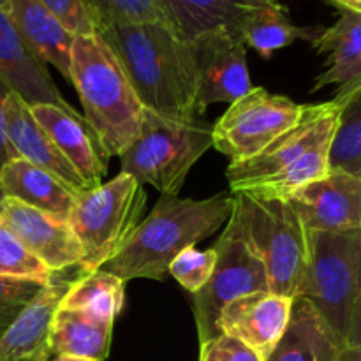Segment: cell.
<instances>
[{
  "mask_svg": "<svg viewBox=\"0 0 361 361\" xmlns=\"http://www.w3.org/2000/svg\"><path fill=\"white\" fill-rule=\"evenodd\" d=\"M295 298L270 291L250 293L233 300L217 317V335L238 338L264 361L288 328Z\"/></svg>",
  "mask_w": 361,
  "mask_h": 361,
  "instance_id": "obj_14",
  "label": "cell"
},
{
  "mask_svg": "<svg viewBox=\"0 0 361 361\" xmlns=\"http://www.w3.org/2000/svg\"><path fill=\"white\" fill-rule=\"evenodd\" d=\"M41 288L37 282L0 277V337Z\"/></svg>",
  "mask_w": 361,
  "mask_h": 361,
  "instance_id": "obj_31",
  "label": "cell"
},
{
  "mask_svg": "<svg viewBox=\"0 0 361 361\" xmlns=\"http://www.w3.org/2000/svg\"><path fill=\"white\" fill-rule=\"evenodd\" d=\"M0 78L28 106L51 104L71 115H78L76 109L62 97L44 63L25 44L4 9H0Z\"/></svg>",
  "mask_w": 361,
  "mask_h": 361,
  "instance_id": "obj_16",
  "label": "cell"
},
{
  "mask_svg": "<svg viewBox=\"0 0 361 361\" xmlns=\"http://www.w3.org/2000/svg\"><path fill=\"white\" fill-rule=\"evenodd\" d=\"M270 0H161L166 27L183 42L210 34L238 35L252 11ZM242 39V37H240Z\"/></svg>",
  "mask_w": 361,
  "mask_h": 361,
  "instance_id": "obj_19",
  "label": "cell"
},
{
  "mask_svg": "<svg viewBox=\"0 0 361 361\" xmlns=\"http://www.w3.org/2000/svg\"><path fill=\"white\" fill-rule=\"evenodd\" d=\"M71 270V268H69ZM53 274L37 295L18 314L0 337V361H48L51 358V324L56 309L78 275Z\"/></svg>",
  "mask_w": 361,
  "mask_h": 361,
  "instance_id": "obj_12",
  "label": "cell"
},
{
  "mask_svg": "<svg viewBox=\"0 0 361 361\" xmlns=\"http://www.w3.org/2000/svg\"><path fill=\"white\" fill-rule=\"evenodd\" d=\"M0 277L18 279V281L48 284L53 271L48 270L14 233L0 221Z\"/></svg>",
  "mask_w": 361,
  "mask_h": 361,
  "instance_id": "obj_29",
  "label": "cell"
},
{
  "mask_svg": "<svg viewBox=\"0 0 361 361\" xmlns=\"http://www.w3.org/2000/svg\"><path fill=\"white\" fill-rule=\"evenodd\" d=\"M2 200H4V192H2V189H0V203H2Z\"/></svg>",
  "mask_w": 361,
  "mask_h": 361,
  "instance_id": "obj_39",
  "label": "cell"
},
{
  "mask_svg": "<svg viewBox=\"0 0 361 361\" xmlns=\"http://www.w3.org/2000/svg\"><path fill=\"white\" fill-rule=\"evenodd\" d=\"M122 63L145 109L166 118H194L192 48L162 23L111 25L97 32Z\"/></svg>",
  "mask_w": 361,
  "mask_h": 361,
  "instance_id": "obj_1",
  "label": "cell"
},
{
  "mask_svg": "<svg viewBox=\"0 0 361 361\" xmlns=\"http://www.w3.org/2000/svg\"><path fill=\"white\" fill-rule=\"evenodd\" d=\"M196 69V115L215 102H235L252 88L247 46L238 35L210 34L190 42Z\"/></svg>",
  "mask_w": 361,
  "mask_h": 361,
  "instance_id": "obj_11",
  "label": "cell"
},
{
  "mask_svg": "<svg viewBox=\"0 0 361 361\" xmlns=\"http://www.w3.org/2000/svg\"><path fill=\"white\" fill-rule=\"evenodd\" d=\"M0 189L4 196L13 197L62 222L69 219L78 196L51 173L20 157L0 168Z\"/></svg>",
  "mask_w": 361,
  "mask_h": 361,
  "instance_id": "obj_22",
  "label": "cell"
},
{
  "mask_svg": "<svg viewBox=\"0 0 361 361\" xmlns=\"http://www.w3.org/2000/svg\"><path fill=\"white\" fill-rule=\"evenodd\" d=\"M215 261H217V252L214 247L208 250H197L196 247H189L171 261L168 274H171L187 291L194 295L212 277Z\"/></svg>",
  "mask_w": 361,
  "mask_h": 361,
  "instance_id": "obj_30",
  "label": "cell"
},
{
  "mask_svg": "<svg viewBox=\"0 0 361 361\" xmlns=\"http://www.w3.org/2000/svg\"><path fill=\"white\" fill-rule=\"evenodd\" d=\"M326 2H328V0H326Z\"/></svg>",
  "mask_w": 361,
  "mask_h": 361,
  "instance_id": "obj_40",
  "label": "cell"
},
{
  "mask_svg": "<svg viewBox=\"0 0 361 361\" xmlns=\"http://www.w3.org/2000/svg\"><path fill=\"white\" fill-rule=\"evenodd\" d=\"M11 88L6 81L0 78V168H2L6 162L18 159V155L14 154L13 147H11L9 140H7L6 134V116H4V104H6V99L9 97Z\"/></svg>",
  "mask_w": 361,
  "mask_h": 361,
  "instance_id": "obj_34",
  "label": "cell"
},
{
  "mask_svg": "<svg viewBox=\"0 0 361 361\" xmlns=\"http://www.w3.org/2000/svg\"><path fill=\"white\" fill-rule=\"evenodd\" d=\"M200 361H264L254 349L240 342L238 338L219 334L201 344Z\"/></svg>",
  "mask_w": 361,
  "mask_h": 361,
  "instance_id": "obj_33",
  "label": "cell"
},
{
  "mask_svg": "<svg viewBox=\"0 0 361 361\" xmlns=\"http://www.w3.org/2000/svg\"><path fill=\"white\" fill-rule=\"evenodd\" d=\"M214 249L217 252L214 274L192 295L200 344L217 337V317L229 302L250 293L270 291L263 261L250 245L236 208Z\"/></svg>",
  "mask_w": 361,
  "mask_h": 361,
  "instance_id": "obj_8",
  "label": "cell"
},
{
  "mask_svg": "<svg viewBox=\"0 0 361 361\" xmlns=\"http://www.w3.org/2000/svg\"><path fill=\"white\" fill-rule=\"evenodd\" d=\"M74 35L97 34L85 0H39Z\"/></svg>",
  "mask_w": 361,
  "mask_h": 361,
  "instance_id": "obj_32",
  "label": "cell"
},
{
  "mask_svg": "<svg viewBox=\"0 0 361 361\" xmlns=\"http://www.w3.org/2000/svg\"><path fill=\"white\" fill-rule=\"evenodd\" d=\"M111 321L59 307L51 324V356L66 355L87 361H104L111 349Z\"/></svg>",
  "mask_w": 361,
  "mask_h": 361,
  "instance_id": "obj_24",
  "label": "cell"
},
{
  "mask_svg": "<svg viewBox=\"0 0 361 361\" xmlns=\"http://www.w3.org/2000/svg\"><path fill=\"white\" fill-rule=\"evenodd\" d=\"M0 9L4 11L9 9V0H0Z\"/></svg>",
  "mask_w": 361,
  "mask_h": 361,
  "instance_id": "obj_38",
  "label": "cell"
},
{
  "mask_svg": "<svg viewBox=\"0 0 361 361\" xmlns=\"http://www.w3.org/2000/svg\"><path fill=\"white\" fill-rule=\"evenodd\" d=\"M0 221L53 274L80 267L83 254L67 222L7 196L0 203Z\"/></svg>",
  "mask_w": 361,
  "mask_h": 361,
  "instance_id": "obj_15",
  "label": "cell"
},
{
  "mask_svg": "<svg viewBox=\"0 0 361 361\" xmlns=\"http://www.w3.org/2000/svg\"><path fill=\"white\" fill-rule=\"evenodd\" d=\"M361 80L342 85L331 101L321 104H305L300 118L295 126L275 137L268 147H264L259 154L242 162H231L226 169V178L229 182L231 192H245L254 189L257 183L270 176L277 175L284 168L296 161L302 154L319 141L328 140L334 134L341 115L342 102L349 95V92L360 85Z\"/></svg>",
  "mask_w": 361,
  "mask_h": 361,
  "instance_id": "obj_10",
  "label": "cell"
},
{
  "mask_svg": "<svg viewBox=\"0 0 361 361\" xmlns=\"http://www.w3.org/2000/svg\"><path fill=\"white\" fill-rule=\"evenodd\" d=\"M95 32L111 25H166L161 0H85Z\"/></svg>",
  "mask_w": 361,
  "mask_h": 361,
  "instance_id": "obj_28",
  "label": "cell"
},
{
  "mask_svg": "<svg viewBox=\"0 0 361 361\" xmlns=\"http://www.w3.org/2000/svg\"><path fill=\"white\" fill-rule=\"evenodd\" d=\"M344 349L312 303L298 296L288 328L267 361H338Z\"/></svg>",
  "mask_w": 361,
  "mask_h": 361,
  "instance_id": "obj_21",
  "label": "cell"
},
{
  "mask_svg": "<svg viewBox=\"0 0 361 361\" xmlns=\"http://www.w3.org/2000/svg\"><path fill=\"white\" fill-rule=\"evenodd\" d=\"M30 111L85 185L88 189L101 185L108 171V157L85 120L51 104L30 106Z\"/></svg>",
  "mask_w": 361,
  "mask_h": 361,
  "instance_id": "obj_17",
  "label": "cell"
},
{
  "mask_svg": "<svg viewBox=\"0 0 361 361\" xmlns=\"http://www.w3.org/2000/svg\"><path fill=\"white\" fill-rule=\"evenodd\" d=\"M4 116H6L7 140H9L11 147L18 157L51 173L73 192L80 194L88 190L80 175L74 171V168L66 161V157L56 150L48 134L34 118L30 106L14 92H11L9 97L6 99Z\"/></svg>",
  "mask_w": 361,
  "mask_h": 361,
  "instance_id": "obj_18",
  "label": "cell"
},
{
  "mask_svg": "<svg viewBox=\"0 0 361 361\" xmlns=\"http://www.w3.org/2000/svg\"><path fill=\"white\" fill-rule=\"evenodd\" d=\"M147 204L143 185L120 171L115 178L80 192L67 224L81 247V271L102 270L120 252Z\"/></svg>",
  "mask_w": 361,
  "mask_h": 361,
  "instance_id": "obj_6",
  "label": "cell"
},
{
  "mask_svg": "<svg viewBox=\"0 0 361 361\" xmlns=\"http://www.w3.org/2000/svg\"><path fill=\"white\" fill-rule=\"evenodd\" d=\"M233 194L243 231L264 264L270 293L296 298L309 259V242L295 208L288 200Z\"/></svg>",
  "mask_w": 361,
  "mask_h": 361,
  "instance_id": "obj_7",
  "label": "cell"
},
{
  "mask_svg": "<svg viewBox=\"0 0 361 361\" xmlns=\"http://www.w3.org/2000/svg\"><path fill=\"white\" fill-rule=\"evenodd\" d=\"M233 208L231 190L201 201L161 196L152 214L136 226L126 245L102 268L123 282L162 281L171 261L182 250L217 233L229 221Z\"/></svg>",
  "mask_w": 361,
  "mask_h": 361,
  "instance_id": "obj_2",
  "label": "cell"
},
{
  "mask_svg": "<svg viewBox=\"0 0 361 361\" xmlns=\"http://www.w3.org/2000/svg\"><path fill=\"white\" fill-rule=\"evenodd\" d=\"M338 361H361V348H345Z\"/></svg>",
  "mask_w": 361,
  "mask_h": 361,
  "instance_id": "obj_36",
  "label": "cell"
},
{
  "mask_svg": "<svg viewBox=\"0 0 361 361\" xmlns=\"http://www.w3.org/2000/svg\"><path fill=\"white\" fill-rule=\"evenodd\" d=\"M307 231L361 229V178L328 173L288 197Z\"/></svg>",
  "mask_w": 361,
  "mask_h": 361,
  "instance_id": "obj_13",
  "label": "cell"
},
{
  "mask_svg": "<svg viewBox=\"0 0 361 361\" xmlns=\"http://www.w3.org/2000/svg\"><path fill=\"white\" fill-rule=\"evenodd\" d=\"M210 147L212 126L203 116L175 120L145 109L140 133L120 155V166L141 185L178 196L190 168Z\"/></svg>",
  "mask_w": 361,
  "mask_h": 361,
  "instance_id": "obj_5",
  "label": "cell"
},
{
  "mask_svg": "<svg viewBox=\"0 0 361 361\" xmlns=\"http://www.w3.org/2000/svg\"><path fill=\"white\" fill-rule=\"evenodd\" d=\"M307 242L298 296L312 303L344 348H361V229L307 231Z\"/></svg>",
  "mask_w": 361,
  "mask_h": 361,
  "instance_id": "obj_4",
  "label": "cell"
},
{
  "mask_svg": "<svg viewBox=\"0 0 361 361\" xmlns=\"http://www.w3.org/2000/svg\"><path fill=\"white\" fill-rule=\"evenodd\" d=\"M126 302V282L106 270L81 271L71 284L60 307L80 310L115 323Z\"/></svg>",
  "mask_w": 361,
  "mask_h": 361,
  "instance_id": "obj_26",
  "label": "cell"
},
{
  "mask_svg": "<svg viewBox=\"0 0 361 361\" xmlns=\"http://www.w3.org/2000/svg\"><path fill=\"white\" fill-rule=\"evenodd\" d=\"M310 44L317 53H326L328 67L314 81L312 92L328 85H348L361 80V14L341 11V18L330 28H323Z\"/></svg>",
  "mask_w": 361,
  "mask_h": 361,
  "instance_id": "obj_23",
  "label": "cell"
},
{
  "mask_svg": "<svg viewBox=\"0 0 361 361\" xmlns=\"http://www.w3.org/2000/svg\"><path fill=\"white\" fill-rule=\"evenodd\" d=\"M69 81L80 95L85 123L104 155L120 157L136 140L145 108L122 63L99 34L74 37Z\"/></svg>",
  "mask_w": 361,
  "mask_h": 361,
  "instance_id": "obj_3",
  "label": "cell"
},
{
  "mask_svg": "<svg viewBox=\"0 0 361 361\" xmlns=\"http://www.w3.org/2000/svg\"><path fill=\"white\" fill-rule=\"evenodd\" d=\"M321 30L323 27H298L289 18L288 7L277 0H270L247 16L240 37L243 44L256 49L263 59H270L277 49L300 39L312 42Z\"/></svg>",
  "mask_w": 361,
  "mask_h": 361,
  "instance_id": "obj_25",
  "label": "cell"
},
{
  "mask_svg": "<svg viewBox=\"0 0 361 361\" xmlns=\"http://www.w3.org/2000/svg\"><path fill=\"white\" fill-rule=\"evenodd\" d=\"M341 11H351V13L361 14V0H328Z\"/></svg>",
  "mask_w": 361,
  "mask_h": 361,
  "instance_id": "obj_35",
  "label": "cell"
},
{
  "mask_svg": "<svg viewBox=\"0 0 361 361\" xmlns=\"http://www.w3.org/2000/svg\"><path fill=\"white\" fill-rule=\"evenodd\" d=\"M328 169L361 178V83L342 102L328 147Z\"/></svg>",
  "mask_w": 361,
  "mask_h": 361,
  "instance_id": "obj_27",
  "label": "cell"
},
{
  "mask_svg": "<svg viewBox=\"0 0 361 361\" xmlns=\"http://www.w3.org/2000/svg\"><path fill=\"white\" fill-rule=\"evenodd\" d=\"M7 14L28 49L69 80L71 48L76 35L39 0H9Z\"/></svg>",
  "mask_w": 361,
  "mask_h": 361,
  "instance_id": "obj_20",
  "label": "cell"
},
{
  "mask_svg": "<svg viewBox=\"0 0 361 361\" xmlns=\"http://www.w3.org/2000/svg\"><path fill=\"white\" fill-rule=\"evenodd\" d=\"M48 361H87L81 358H74V356H66V355H56L53 358H49Z\"/></svg>",
  "mask_w": 361,
  "mask_h": 361,
  "instance_id": "obj_37",
  "label": "cell"
},
{
  "mask_svg": "<svg viewBox=\"0 0 361 361\" xmlns=\"http://www.w3.org/2000/svg\"><path fill=\"white\" fill-rule=\"evenodd\" d=\"M302 111L303 106L286 95L250 88L212 127V147L231 162L247 161L295 126Z\"/></svg>",
  "mask_w": 361,
  "mask_h": 361,
  "instance_id": "obj_9",
  "label": "cell"
}]
</instances>
